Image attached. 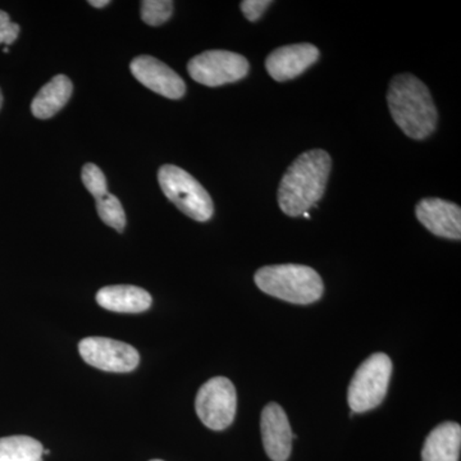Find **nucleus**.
<instances>
[{
    "label": "nucleus",
    "mask_w": 461,
    "mask_h": 461,
    "mask_svg": "<svg viewBox=\"0 0 461 461\" xmlns=\"http://www.w3.org/2000/svg\"><path fill=\"white\" fill-rule=\"evenodd\" d=\"M332 159L321 149L305 151L297 157L278 187V205L285 214L299 217L317 206L324 195Z\"/></svg>",
    "instance_id": "f257e3e1"
},
{
    "label": "nucleus",
    "mask_w": 461,
    "mask_h": 461,
    "mask_svg": "<svg viewBox=\"0 0 461 461\" xmlns=\"http://www.w3.org/2000/svg\"><path fill=\"white\" fill-rule=\"evenodd\" d=\"M388 108L405 135L423 140L435 132L437 109L429 87L415 76L397 75L387 94Z\"/></svg>",
    "instance_id": "f03ea898"
},
{
    "label": "nucleus",
    "mask_w": 461,
    "mask_h": 461,
    "mask_svg": "<svg viewBox=\"0 0 461 461\" xmlns=\"http://www.w3.org/2000/svg\"><path fill=\"white\" fill-rule=\"evenodd\" d=\"M257 286L267 295L293 304H313L323 296L321 276L302 264H278L260 268L254 276Z\"/></svg>",
    "instance_id": "7ed1b4c3"
},
{
    "label": "nucleus",
    "mask_w": 461,
    "mask_h": 461,
    "mask_svg": "<svg viewBox=\"0 0 461 461\" xmlns=\"http://www.w3.org/2000/svg\"><path fill=\"white\" fill-rule=\"evenodd\" d=\"M158 181L167 198L198 222H206L213 215V200L208 191L190 173L172 165L160 167Z\"/></svg>",
    "instance_id": "20e7f679"
},
{
    "label": "nucleus",
    "mask_w": 461,
    "mask_h": 461,
    "mask_svg": "<svg viewBox=\"0 0 461 461\" xmlns=\"http://www.w3.org/2000/svg\"><path fill=\"white\" fill-rule=\"evenodd\" d=\"M393 362L386 354H373L355 372L348 386V402L353 412L377 408L386 397Z\"/></svg>",
    "instance_id": "39448f33"
},
{
    "label": "nucleus",
    "mask_w": 461,
    "mask_h": 461,
    "mask_svg": "<svg viewBox=\"0 0 461 461\" xmlns=\"http://www.w3.org/2000/svg\"><path fill=\"white\" fill-rule=\"evenodd\" d=\"M196 414L205 427L223 430L232 424L238 409V393L226 377L209 379L200 387L195 402Z\"/></svg>",
    "instance_id": "423d86ee"
},
{
    "label": "nucleus",
    "mask_w": 461,
    "mask_h": 461,
    "mask_svg": "<svg viewBox=\"0 0 461 461\" xmlns=\"http://www.w3.org/2000/svg\"><path fill=\"white\" fill-rule=\"evenodd\" d=\"M249 62L241 54L227 50H208L194 57L187 71L196 83L205 86H222L247 77Z\"/></svg>",
    "instance_id": "0eeeda50"
},
{
    "label": "nucleus",
    "mask_w": 461,
    "mask_h": 461,
    "mask_svg": "<svg viewBox=\"0 0 461 461\" xmlns=\"http://www.w3.org/2000/svg\"><path fill=\"white\" fill-rule=\"evenodd\" d=\"M81 357L105 372L127 373L138 368L140 357L131 345L105 338H87L78 344Z\"/></svg>",
    "instance_id": "6e6552de"
},
{
    "label": "nucleus",
    "mask_w": 461,
    "mask_h": 461,
    "mask_svg": "<svg viewBox=\"0 0 461 461\" xmlns=\"http://www.w3.org/2000/svg\"><path fill=\"white\" fill-rule=\"evenodd\" d=\"M130 68L139 83L165 98L181 99L186 93V84L180 76L157 58L136 57Z\"/></svg>",
    "instance_id": "1a4fd4ad"
},
{
    "label": "nucleus",
    "mask_w": 461,
    "mask_h": 461,
    "mask_svg": "<svg viewBox=\"0 0 461 461\" xmlns=\"http://www.w3.org/2000/svg\"><path fill=\"white\" fill-rule=\"evenodd\" d=\"M260 430L264 448L269 459L286 461L293 450V430L286 412L278 403L271 402L263 409Z\"/></svg>",
    "instance_id": "9d476101"
},
{
    "label": "nucleus",
    "mask_w": 461,
    "mask_h": 461,
    "mask_svg": "<svg viewBox=\"0 0 461 461\" xmlns=\"http://www.w3.org/2000/svg\"><path fill=\"white\" fill-rule=\"evenodd\" d=\"M320 50L312 44H294L278 48L269 54L266 68L273 80L278 83L293 80L314 65Z\"/></svg>",
    "instance_id": "9b49d317"
},
{
    "label": "nucleus",
    "mask_w": 461,
    "mask_h": 461,
    "mask_svg": "<svg viewBox=\"0 0 461 461\" xmlns=\"http://www.w3.org/2000/svg\"><path fill=\"white\" fill-rule=\"evenodd\" d=\"M415 214L433 235L451 240L461 239V209L455 203L437 198L423 199L418 203Z\"/></svg>",
    "instance_id": "f8f14e48"
},
{
    "label": "nucleus",
    "mask_w": 461,
    "mask_h": 461,
    "mask_svg": "<svg viewBox=\"0 0 461 461\" xmlns=\"http://www.w3.org/2000/svg\"><path fill=\"white\" fill-rule=\"evenodd\" d=\"M96 302L102 308L115 313H142L150 308L151 296L140 287L114 285L99 290Z\"/></svg>",
    "instance_id": "ddd939ff"
},
{
    "label": "nucleus",
    "mask_w": 461,
    "mask_h": 461,
    "mask_svg": "<svg viewBox=\"0 0 461 461\" xmlns=\"http://www.w3.org/2000/svg\"><path fill=\"white\" fill-rule=\"evenodd\" d=\"M461 429L459 424L446 421L427 437L421 451L423 461H459Z\"/></svg>",
    "instance_id": "4468645a"
},
{
    "label": "nucleus",
    "mask_w": 461,
    "mask_h": 461,
    "mask_svg": "<svg viewBox=\"0 0 461 461\" xmlns=\"http://www.w3.org/2000/svg\"><path fill=\"white\" fill-rule=\"evenodd\" d=\"M71 80L65 75H58L44 85L32 103V112L39 120H48L57 114L71 98Z\"/></svg>",
    "instance_id": "2eb2a0df"
},
{
    "label": "nucleus",
    "mask_w": 461,
    "mask_h": 461,
    "mask_svg": "<svg viewBox=\"0 0 461 461\" xmlns=\"http://www.w3.org/2000/svg\"><path fill=\"white\" fill-rule=\"evenodd\" d=\"M44 447L29 436L0 438V461H42Z\"/></svg>",
    "instance_id": "dca6fc26"
},
{
    "label": "nucleus",
    "mask_w": 461,
    "mask_h": 461,
    "mask_svg": "<svg viewBox=\"0 0 461 461\" xmlns=\"http://www.w3.org/2000/svg\"><path fill=\"white\" fill-rule=\"evenodd\" d=\"M96 209L103 222L118 232H122L126 227V214L120 200L107 193L102 198L96 199Z\"/></svg>",
    "instance_id": "f3484780"
},
{
    "label": "nucleus",
    "mask_w": 461,
    "mask_h": 461,
    "mask_svg": "<svg viewBox=\"0 0 461 461\" xmlns=\"http://www.w3.org/2000/svg\"><path fill=\"white\" fill-rule=\"evenodd\" d=\"M173 14L171 0H144L141 2V18L149 26H160L167 23Z\"/></svg>",
    "instance_id": "a211bd4d"
},
{
    "label": "nucleus",
    "mask_w": 461,
    "mask_h": 461,
    "mask_svg": "<svg viewBox=\"0 0 461 461\" xmlns=\"http://www.w3.org/2000/svg\"><path fill=\"white\" fill-rule=\"evenodd\" d=\"M81 177H83L85 187L95 200L108 193L107 178L98 166L93 163L85 165Z\"/></svg>",
    "instance_id": "6ab92c4d"
},
{
    "label": "nucleus",
    "mask_w": 461,
    "mask_h": 461,
    "mask_svg": "<svg viewBox=\"0 0 461 461\" xmlns=\"http://www.w3.org/2000/svg\"><path fill=\"white\" fill-rule=\"evenodd\" d=\"M20 26L14 23L8 14L0 11V44L11 45L17 41Z\"/></svg>",
    "instance_id": "aec40b11"
},
{
    "label": "nucleus",
    "mask_w": 461,
    "mask_h": 461,
    "mask_svg": "<svg viewBox=\"0 0 461 461\" xmlns=\"http://www.w3.org/2000/svg\"><path fill=\"white\" fill-rule=\"evenodd\" d=\"M271 5V0H244V2H241V5H240V7H241L242 14H245V17H247L249 21H251V23H254V21H258L263 16L266 9Z\"/></svg>",
    "instance_id": "412c9836"
},
{
    "label": "nucleus",
    "mask_w": 461,
    "mask_h": 461,
    "mask_svg": "<svg viewBox=\"0 0 461 461\" xmlns=\"http://www.w3.org/2000/svg\"><path fill=\"white\" fill-rule=\"evenodd\" d=\"M89 5L95 8H104L109 5V0H90Z\"/></svg>",
    "instance_id": "4be33fe9"
},
{
    "label": "nucleus",
    "mask_w": 461,
    "mask_h": 461,
    "mask_svg": "<svg viewBox=\"0 0 461 461\" xmlns=\"http://www.w3.org/2000/svg\"><path fill=\"white\" fill-rule=\"evenodd\" d=\"M2 105H3V95H2V91H0V108H2Z\"/></svg>",
    "instance_id": "5701e85b"
},
{
    "label": "nucleus",
    "mask_w": 461,
    "mask_h": 461,
    "mask_svg": "<svg viewBox=\"0 0 461 461\" xmlns=\"http://www.w3.org/2000/svg\"><path fill=\"white\" fill-rule=\"evenodd\" d=\"M303 215H304L305 218H311V214H309L308 212H305Z\"/></svg>",
    "instance_id": "b1692460"
},
{
    "label": "nucleus",
    "mask_w": 461,
    "mask_h": 461,
    "mask_svg": "<svg viewBox=\"0 0 461 461\" xmlns=\"http://www.w3.org/2000/svg\"><path fill=\"white\" fill-rule=\"evenodd\" d=\"M150 461H163V460H158V459H156V460H150Z\"/></svg>",
    "instance_id": "393cba45"
}]
</instances>
